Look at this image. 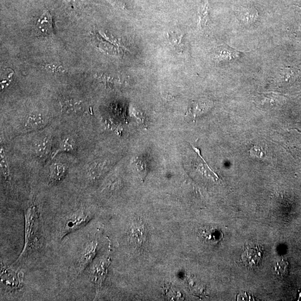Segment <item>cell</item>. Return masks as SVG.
<instances>
[{"mask_svg":"<svg viewBox=\"0 0 301 301\" xmlns=\"http://www.w3.org/2000/svg\"><path fill=\"white\" fill-rule=\"evenodd\" d=\"M25 244L23 251L18 257L20 260L28 251L34 248L39 242V219L34 203L31 202L25 214Z\"/></svg>","mask_w":301,"mask_h":301,"instance_id":"cell-1","label":"cell"},{"mask_svg":"<svg viewBox=\"0 0 301 301\" xmlns=\"http://www.w3.org/2000/svg\"><path fill=\"white\" fill-rule=\"evenodd\" d=\"M92 217L93 214L87 210H80L70 215L63 226L62 238L85 226Z\"/></svg>","mask_w":301,"mask_h":301,"instance_id":"cell-2","label":"cell"},{"mask_svg":"<svg viewBox=\"0 0 301 301\" xmlns=\"http://www.w3.org/2000/svg\"><path fill=\"white\" fill-rule=\"evenodd\" d=\"M110 265V258L104 257L96 263L93 266L92 276L97 292L104 285Z\"/></svg>","mask_w":301,"mask_h":301,"instance_id":"cell-3","label":"cell"},{"mask_svg":"<svg viewBox=\"0 0 301 301\" xmlns=\"http://www.w3.org/2000/svg\"><path fill=\"white\" fill-rule=\"evenodd\" d=\"M264 247L258 245L248 247L241 256V259L246 266L254 268L259 266L262 260Z\"/></svg>","mask_w":301,"mask_h":301,"instance_id":"cell-4","label":"cell"},{"mask_svg":"<svg viewBox=\"0 0 301 301\" xmlns=\"http://www.w3.org/2000/svg\"><path fill=\"white\" fill-rule=\"evenodd\" d=\"M98 248V243L96 239L89 242L83 251L77 266L78 273L81 274L84 272L87 267L91 264L97 255Z\"/></svg>","mask_w":301,"mask_h":301,"instance_id":"cell-5","label":"cell"},{"mask_svg":"<svg viewBox=\"0 0 301 301\" xmlns=\"http://www.w3.org/2000/svg\"><path fill=\"white\" fill-rule=\"evenodd\" d=\"M35 30L38 34L43 36H50L53 35V17L48 10L45 11L38 18Z\"/></svg>","mask_w":301,"mask_h":301,"instance_id":"cell-6","label":"cell"},{"mask_svg":"<svg viewBox=\"0 0 301 301\" xmlns=\"http://www.w3.org/2000/svg\"><path fill=\"white\" fill-rule=\"evenodd\" d=\"M145 224L140 219H135L131 224L130 230V238L134 244L142 246L146 238Z\"/></svg>","mask_w":301,"mask_h":301,"instance_id":"cell-7","label":"cell"},{"mask_svg":"<svg viewBox=\"0 0 301 301\" xmlns=\"http://www.w3.org/2000/svg\"><path fill=\"white\" fill-rule=\"evenodd\" d=\"M242 53L228 46L216 48L214 53V59L217 62H227L238 58Z\"/></svg>","mask_w":301,"mask_h":301,"instance_id":"cell-8","label":"cell"},{"mask_svg":"<svg viewBox=\"0 0 301 301\" xmlns=\"http://www.w3.org/2000/svg\"><path fill=\"white\" fill-rule=\"evenodd\" d=\"M134 165L140 177L144 180L149 172L146 159L142 157H136L134 159Z\"/></svg>","mask_w":301,"mask_h":301,"instance_id":"cell-9","label":"cell"},{"mask_svg":"<svg viewBox=\"0 0 301 301\" xmlns=\"http://www.w3.org/2000/svg\"><path fill=\"white\" fill-rule=\"evenodd\" d=\"M95 78L109 88H114L120 83L119 79L108 74H97L95 75Z\"/></svg>","mask_w":301,"mask_h":301,"instance_id":"cell-10","label":"cell"},{"mask_svg":"<svg viewBox=\"0 0 301 301\" xmlns=\"http://www.w3.org/2000/svg\"><path fill=\"white\" fill-rule=\"evenodd\" d=\"M87 0H63V5L66 9L78 12L83 8Z\"/></svg>","mask_w":301,"mask_h":301,"instance_id":"cell-11","label":"cell"},{"mask_svg":"<svg viewBox=\"0 0 301 301\" xmlns=\"http://www.w3.org/2000/svg\"><path fill=\"white\" fill-rule=\"evenodd\" d=\"M62 111L65 112H73L82 108L81 102L74 100H66L61 102Z\"/></svg>","mask_w":301,"mask_h":301,"instance_id":"cell-12","label":"cell"},{"mask_svg":"<svg viewBox=\"0 0 301 301\" xmlns=\"http://www.w3.org/2000/svg\"><path fill=\"white\" fill-rule=\"evenodd\" d=\"M288 262L285 259H282L277 262L275 266V272L279 277H284L288 273Z\"/></svg>","mask_w":301,"mask_h":301,"instance_id":"cell-13","label":"cell"},{"mask_svg":"<svg viewBox=\"0 0 301 301\" xmlns=\"http://www.w3.org/2000/svg\"><path fill=\"white\" fill-rule=\"evenodd\" d=\"M200 24L202 28L207 26L209 21V5L208 3H204L202 6L199 12Z\"/></svg>","mask_w":301,"mask_h":301,"instance_id":"cell-14","label":"cell"},{"mask_svg":"<svg viewBox=\"0 0 301 301\" xmlns=\"http://www.w3.org/2000/svg\"><path fill=\"white\" fill-rule=\"evenodd\" d=\"M168 37L172 46H174L176 50H181L182 49V35H178L174 32H172V33L168 34Z\"/></svg>","mask_w":301,"mask_h":301,"instance_id":"cell-15","label":"cell"},{"mask_svg":"<svg viewBox=\"0 0 301 301\" xmlns=\"http://www.w3.org/2000/svg\"><path fill=\"white\" fill-rule=\"evenodd\" d=\"M250 155L254 158L263 159L266 156V151L260 145H255L250 151Z\"/></svg>","mask_w":301,"mask_h":301,"instance_id":"cell-16","label":"cell"},{"mask_svg":"<svg viewBox=\"0 0 301 301\" xmlns=\"http://www.w3.org/2000/svg\"><path fill=\"white\" fill-rule=\"evenodd\" d=\"M220 232L216 229H208L203 231L204 238L209 241L216 242L219 240Z\"/></svg>","mask_w":301,"mask_h":301,"instance_id":"cell-17","label":"cell"},{"mask_svg":"<svg viewBox=\"0 0 301 301\" xmlns=\"http://www.w3.org/2000/svg\"><path fill=\"white\" fill-rule=\"evenodd\" d=\"M45 68L48 70V71L56 74L66 73V69L65 68L57 65H48L45 66Z\"/></svg>","mask_w":301,"mask_h":301,"instance_id":"cell-18","label":"cell"},{"mask_svg":"<svg viewBox=\"0 0 301 301\" xmlns=\"http://www.w3.org/2000/svg\"><path fill=\"white\" fill-rule=\"evenodd\" d=\"M2 150V166L3 167V173L4 175L6 178V179H8L9 177V168L7 162H6L4 153Z\"/></svg>","mask_w":301,"mask_h":301,"instance_id":"cell-19","label":"cell"},{"mask_svg":"<svg viewBox=\"0 0 301 301\" xmlns=\"http://www.w3.org/2000/svg\"><path fill=\"white\" fill-rule=\"evenodd\" d=\"M206 106V104L203 103H195L193 108H192V111L194 113V116H196V114H198L201 112H204L207 108H203V106Z\"/></svg>","mask_w":301,"mask_h":301,"instance_id":"cell-20","label":"cell"},{"mask_svg":"<svg viewBox=\"0 0 301 301\" xmlns=\"http://www.w3.org/2000/svg\"><path fill=\"white\" fill-rule=\"evenodd\" d=\"M114 8L118 9L127 10L125 4L121 0H107Z\"/></svg>","mask_w":301,"mask_h":301,"instance_id":"cell-21","label":"cell"},{"mask_svg":"<svg viewBox=\"0 0 301 301\" xmlns=\"http://www.w3.org/2000/svg\"><path fill=\"white\" fill-rule=\"evenodd\" d=\"M134 111L133 112L134 114V116L136 117L138 120L142 122V123L146 126L147 123V118L146 116L142 112H141L138 110H134Z\"/></svg>","mask_w":301,"mask_h":301,"instance_id":"cell-22","label":"cell"},{"mask_svg":"<svg viewBox=\"0 0 301 301\" xmlns=\"http://www.w3.org/2000/svg\"><path fill=\"white\" fill-rule=\"evenodd\" d=\"M249 294H247L246 292H244L243 293H240L239 294L238 296H237V300H252L251 299V297H248Z\"/></svg>","mask_w":301,"mask_h":301,"instance_id":"cell-23","label":"cell"},{"mask_svg":"<svg viewBox=\"0 0 301 301\" xmlns=\"http://www.w3.org/2000/svg\"><path fill=\"white\" fill-rule=\"evenodd\" d=\"M299 300H301V291H300V292L299 293Z\"/></svg>","mask_w":301,"mask_h":301,"instance_id":"cell-24","label":"cell"},{"mask_svg":"<svg viewBox=\"0 0 301 301\" xmlns=\"http://www.w3.org/2000/svg\"><path fill=\"white\" fill-rule=\"evenodd\" d=\"M163 1H166V0H163Z\"/></svg>","mask_w":301,"mask_h":301,"instance_id":"cell-25","label":"cell"}]
</instances>
